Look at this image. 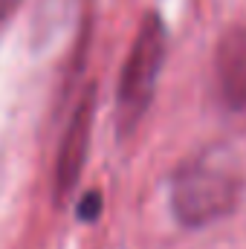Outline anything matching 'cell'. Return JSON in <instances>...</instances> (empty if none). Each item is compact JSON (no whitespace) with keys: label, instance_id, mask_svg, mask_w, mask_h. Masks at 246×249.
I'll return each instance as SVG.
<instances>
[{"label":"cell","instance_id":"cell-5","mask_svg":"<svg viewBox=\"0 0 246 249\" xmlns=\"http://www.w3.org/2000/svg\"><path fill=\"white\" fill-rule=\"evenodd\" d=\"M96 214H99V194H87L84 203H81V217L90 220V217H96Z\"/></svg>","mask_w":246,"mask_h":249},{"label":"cell","instance_id":"cell-4","mask_svg":"<svg viewBox=\"0 0 246 249\" xmlns=\"http://www.w3.org/2000/svg\"><path fill=\"white\" fill-rule=\"evenodd\" d=\"M214 87L226 110L246 113V26L229 29L214 53Z\"/></svg>","mask_w":246,"mask_h":249},{"label":"cell","instance_id":"cell-3","mask_svg":"<svg viewBox=\"0 0 246 249\" xmlns=\"http://www.w3.org/2000/svg\"><path fill=\"white\" fill-rule=\"evenodd\" d=\"M93 107H96V93L90 87L78 99V105H75V110L70 116V124H67V133L61 139V148H58V162H55V191H58V197H64L81 177L87 148H90Z\"/></svg>","mask_w":246,"mask_h":249},{"label":"cell","instance_id":"cell-1","mask_svg":"<svg viewBox=\"0 0 246 249\" xmlns=\"http://www.w3.org/2000/svg\"><path fill=\"white\" fill-rule=\"evenodd\" d=\"M244 194V165L241 157L226 145L203 148L188 157L171 177V212L191 226H209L232 214Z\"/></svg>","mask_w":246,"mask_h":249},{"label":"cell","instance_id":"cell-2","mask_svg":"<svg viewBox=\"0 0 246 249\" xmlns=\"http://www.w3.org/2000/svg\"><path fill=\"white\" fill-rule=\"evenodd\" d=\"M162 61H165V26H162L159 15L151 12L133 38V47L124 58L122 78H119L116 122H119L122 133H130L142 122V116L154 99Z\"/></svg>","mask_w":246,"mask_h":249}]
</instances>
